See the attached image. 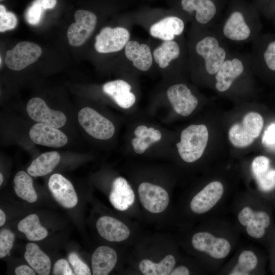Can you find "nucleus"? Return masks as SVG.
<instances>
[{"mask_svg": "<svg viewBox=\"0 0 275 275\" xmlns=\"http://www.w3.org/2000/svg\"><path fill=\"white\" fill-rule=\"evenodd\" d=\"M183 10L189 14L195 12L198 25L210 29L216 23L217 9L212 0H181Z\"/></svg>", "mask_w": 275, "mask_h": 275, "instance_id": "nucleus-11", "label": "nucleus"}, {"mask_svg": "<svg viewBox=\"0 0 275 275\" xmlns=\"http://www.w3.org/2000/svg\"><path fill=\"white\" fill-rule=\"evenodd\" d=\"M96 226L99 235L109 241H122L126 239L130 235V230L126 225L109 216L100 217Z\"/></svg>", "mask_w": 275, "mask_h": 275, "instance_id": "nucleus-19", "label": "nucleus"}, {"mask_svg": "<svg viewBox=\"0 0 275 275\" xmlns=\"http://www.w3.org/2000/svg\"><path fill=\"white\" fill-rule=\"evenodd\" d=\"M60 155L57 151L43 153L35 159L28 168V174L39 177L50 173L60 161Z\"/></svg>", "mask_w": 275, "mask_h": 275, "instance_id": "nucleus-26", "label": "nucleus"}, {"mask_svg": "<svg viewBox=\"0 0 275 275\" xmlns=\"http://www.w3.org/2000/svg\"><path fill=\"white\" fill-rule=\"evenodd\" d=\"M199 27L192 44L191 64H196L214 79L231 50L227 42L217 33L211 29Z\"/></svg>", "mask_w": 275, "mask_h": 275, "instance_id": "nucleus-1", "label": "nucleus"}, {"mask_svg": "<svg viewBox=\"0 0 275 275\" xmlns=\"http://www.w3.org/2000/svg\"><path fill=\"white\" fill-rule=\"evenodd\" d=\"M15 240L14 234L8 229H4L0 232V258L9 254Z\"/></svg>", "mask_w": 275, "mask_h": 275, "instance_id": "nucleus-36", "label": "nucleus"}, {"mask_svg": "<svg viewBox=\"0 0 275 275\" xmlns=\"http://www.w3.org/2000/svg\"><path fill=\"white\" fill-rule=\"evenodd\" d=\"M15 273L17 275H35V271L31 267L26 265H21L17 266L15 269Z\"/></svg>", "mask_w": 275, "mask_h": 275, "instance_id": "nucleus-41", "label": "nucleus"}, {"mask_svg": "<svg viewBox=\"0 0 275 275\" xmlns=\"http://www.w3.org/2000/svg\"><path fill=\"white\" fill-rule=\"evenodd\" d=\"M68 260L76 275H90L91 272L88 266L75 253H71Z\"/></svg>", "mask_w": 275, "mask_h": 275, "instance_id": "nucleus-37", "label": "nucleus"}, {"mask_svg": "<svg viewBox=\"0 0 275 275\" xmlns=\"http://www.w3.org/2000/svg\"><path fill=\"white\" fill-rule=\"evenodd\" d=\"M125 54L133 65L141 71H148L152 65L153 55L150 47L146 44L130 40L125 46Z\"/></svg>", "mask_w": 275, "mask_h": 275, "instance_id": "nucleus-23", "label": "nucleus"}, {"mask_svg": "<svg viewBox=\"0 0 275 275\" xmlns=\"http://www.w3.org/2000/svg\"><path fill=\"white\" fill-rule=\"evenodd\" d=\"M167 95L175 111L184 117L190 115L198 104L197 98L184 84L171 86L167 91Z\"/></svg>", "mask_w": 275, "mask_h": 275, "instance_id": "nucleus-13", "label": "nucleus"}, {"mask_svg": "<svg viewBox=\"0 0 275 275\" xmlns=\"http://www.w3.org/2000/svg\"><path fill=\"white\" fill-rule=\"evenodd\" d=\"M53 274L73 275L75 274L68 262L64 259L58 260L54 264Z\"/></svg>", "mask_w": 275, "mask_h": 275, "instance_id": "nucleus-39", "label": "nucleus"}, {"mask_svg": "<svg viewBox=\"0 0 275 275\" xmlns=\"http://www.w3.org/2000/svg\"><path fill=\"white\" fill-rule=\"evenodd\" d=\"M238 219L240 223L246 227L248 234L254 238L262 237L265 229L270 224L269 215L264 211H254L251 208L245 207L238 213Z\"/></svg>", "mask_w": 275, "mask_h": 275, "instance_id": "nucleus-18", "label": "nucleus"}, {"mask_svg": "<svg viewBox=\"0 0 275 275\" xmlns=\"http://www.w3.org/2000/svg\"><path fill=\"white\" fill-rule=\"evenodd\" d=\"M258 259L254 252L244 251L239 255L238 262L230 275H248L257 266Z\"/></svg>", "mask_w": 275, "mask_h": 275, "instance_id": "nucleus-32", "label": "nucleus"}, {"mask_svg": "<svg viewBox=\"0 0 275 275\" xmlns=\"http://www.w3.org/2000/svg\"><path fill=\"white\" fill-rule=\"evenodd\" d=\"M56 4L57 0H35L26 11V20L31 25L39 24L44 12L47 9H52Z\"/></svg>", "mask_w": 275, "mask_h": 275, "instance_id": "nucleus-31", "label": "nucleus"}, {"mask_svg": "<svg viewBox=\"0 0 275 275\" xmlns=\"http://www.w3.org/2000/svg\"><path fill=\"white\" fill-rule=\"evenodd\" d=\"M75 21L68 28L67 36L69 44L73 46L83 44L94 31L97 17L93 12L78 10L74 14Z\"/></svg>", "mask_w": 275, "mask_h": 275, "instance_id": "nucleus-8", "label": "nucleus"}, {"mask_svg": "<svg viewBox=\"0 0 275 275\" xmlns=\"http://www.w3.org/2000/svg\"><path fill=\"white\" fill-rule=\"evenodd\" d=\"M24 258L30 266L39 275H48L51 269L49 257L34 243H29L25 247Z\"/></svg>", "mask_w": 275, "mask_h": 275, "instance_id": "nucleus-25", "label": "nucleus"}, {"mask_svg": "<svg viewBox=\"0 0 275 275\" xmlns=\"http://www.w3.org/2000/svg\"><path fill=\"white\" fill-rule=\"evenodd\" d=\"M29 135L35 144L49 147H61L68 142L66 134L58 128L41 123L32 126Z\"/></svg>", "mask_w": 275, "mask_h": 275, "instance_id": "nucleus-16", "label": "nucleus"}, {"mask_svg": "<svg viewBox=\"0 0 275 275\" xmlns=\"http://www.w3.org/2000/svg\"><path fill=\"white\" fill-rule=\"evenodd\" d=\"M117 262L116 252L107 246H100L94 252L91 258L94 275H107Z\"/></svg>", "mask_w": 275, "mask_h": 275, "instance_id": "nucleus-24", "label": "nucleus"}, {"mask_svg": "<svg viewBox=\"0 0 275 275\" xmlns=\"http://www.w3.org/2000/svg\"><path fill=\"white\" fill-rule=\"evenodd\" d=\"M134 194L126 180L118 177L113 181L109 199L115 208L120 211L127 209L134 203Z\"/></svg>", "mask_w": 275, "mask_h": 275, "instance_id": "nucleus-22", "label": "nucleus"}, {"mask_svg": "<svg viewBox=\"0 0 275 275\" xmlns=\"http://www.w3.org/2000/svg\"><path fill=\"white\" fill-rule=\"evenodd\" d=\"M262 144L270 148H275V123L270 124L264 132Z\"/></svg>", "mask_w": 275, "mask_h": 275, "instance_id": "nucleus-40", "label": "nucleus"}, {"mask_svg": "<svg viewBox=\"0 0 275 275\" xmlns=\"http://www.w3.org/2000/svg\"><path fill=\"white\" fill-rule=\"evenodd\" d=\"M252 69L249 53L230 52L214 77V86L219 92L229 90L233 84Z\"/></svg>", "mask_w": 275, "mask_h": 275, "instance_id": "nucleus-3", "label": "nucleus"}, {"mask_svg": "<svg viewBox=\"0 0 275 275\" xmlns=\"http://www.w3.org/2000/svg\"><path fill=\"white\" fill-rule=\"evenodd\" d=\"M42 49L37 44L28 41L18 43L6 53L5 64L11 70L20 71L35 62Z\"/></svg>", "mask_w": 275, "mask_h": 275, "instance_id": "nucleus-7", "label": "nucleus"}, {"mask_svg": "<svg viewBox=\"0 0 275 275\" xmlns=\"http://www.w3.org/2000/svg\"><path fill=\"white\" fill-rule=\"evenodd\" d=\"M191 242L196 250L206 253L215 259L226 257L231 250L230 243L227 240L216 237L208 232L196 233Z\"/></svg>", "mask_w": 275, "mask_h": 275, "instance_id": "nucleus-14", "label": "nucleus"}, {"mask_svg": "<svg viewBox=\"0 0 275 275\" xmlns=\"http://www.w3.org/2000/svg\"><path fill=\"white\" fill-rule=\"evenodd\" d=\"M1 1H2L3 0H0Z\"/></svg>", "mask_w": 275, "mask_h": 275, "instance_id": "nucleus-45", "label": "nucleus"}, {"mask_svg": "<svg viewBox=\"0 0 275 275\" xmlns=\"http://www.w3.org/2000/svg\"><path fill=\"white\" fill-rule=\"evenodd\" d=\"M14 188L16 195L29 203H34L38 195L30 176L24 171L17 173L14 178Z\"/></svg>", "mask_w": 275, "mask_h": 275, "instance_id": "nucleus-29", "label": "nucleus"}, {"mask_svg": "<svg viewBox=\"0 0 275 275\" xmlns=\"http://www.w3.org/2000/svg\"><path fill=\"white\" fill-rule=\"evenodd\" d=\"M258 22L253 16L234 10L210 29L226 42L243 44L252 42L258 36Z\"/></svg>", "mask_w": 275, "mask_h": 275, "instance_id": "nucleus-2", "label": "nucleus"}, {"mask_svg": "<svg viewBox=\"0 0 275 275\" xmlns=\"http://www.w3.org/2000/svg\"><path fill=\"white\" fill-rule=\"evenodd\" d=\"M140 200L148 211L158 213L163 211L168 206L169 197L161 187L148 182L141 183L138 188Z\"/></svg>", "mask_w": 275, "mask_h": 275, "instance_id": "nucleus-12", "label": "nucleus"}, {"mask_svg": "<svg viewBox=\"0 0 275 275\" xmlns=\"http://www.w3.org/2000/svg\"><path fill=\"white\" fill-rule=\"evenodd\" d=\"M181 49L179 44L174 40L164 41L153 51L155 62L161 68H166L173 61L181 56Z\"/></svg>", "mask_w": 275, "mask_h": 275, "instance_id": "nucleus-27", "label": "nucleus"}, {"mask_svg": "<svg viewBox=\"0 0 275 275\" xmlns=\"http://www.w3.org/2000/svg\"><path fill=\"white\" fill-rule=\"evenodd\" d=\"M208 140V131L204 124L190 125L181 133L177 143L178 152L183 160L193 162L203 155Z\"/></svg>", "mask_w": 275, "mask_h": 275, "instance_id": "nucleus-4", "label": "nucleus"}, {"mask_svg": "<svg viewBox=\"0 0 275 275\" xmlns=\"http://www.w3.org/2000/svg\"><path fill=\"white\" fill-rule=\"evenodd\" d=\"M48 187L56 200L66 208L75 207L78 198L71 182L60 174H54L48 181Z\"/></svg>", "mask_w": 275, "mask_h": 275, "instance_id": "nucleus-15", "label": "nucleus"}, {"mask_svg": "<svg viewBox=\"0 0 275 275\" xmlns=\"http://www.w3.org/2000/svg\"><path fill=\"white\" fill-rule=\"evenodd\" d=\"M176 261L172 255L164 257L159 263L143 259L139 263V269L145 275H168L173 270Z\"/></svg>", "mask_w": 275, "mask_h": 275, "instance_id": "nucleus-30", "label": "nucleus"}, {"mask_svg": "<svg viewBox=\"0 0 275 275\" xmlns=\"http://www.w3.org/2000/svg\"><path fill=\"white\" fill-rule=\"evenodd\" d=\"M129 31L122 27L103 28L96 36L95 48L100 53L120 51L129 41Z\"/></svg>", "mask_w": 275, "mask_h": 275, "instance_id": "nucleus-9", "label": "nucleus"}, {"mask_svg": "<svg viewBox=\"0 0 275 275\" xmlns=\"http://www.w3.org/2000/svg\"><path fill=\"white\" fill-rule=\"evenodd\" d=\"M131 86L125 80L117 79L106 82L103 85L104 93L110 96L123 108H128L135 102L134 94L130 90Z\"/></svg>", "mask_w": 275, "mask_h": 275, "instance_id": "nucleus-21", "label": "nucleus"}, {"mask_svg": "<svg viewBox=\"0 0 275 275\" xmlns=\"http://www.w3.org/2000/svg\"><path fill=\"white\" fill-rule=\"evenodd\" d=\"M6 222V214L4 212L0 209V226H3Z\"/></svg>", "mask_w": 275, "mask_h": 275, "instance_id": "nucleus-43", "label": "nucleus"}, {"mask_svg": "<svg viewBox=\"0 0 275 275\" xmlns=\"http://www.w3.org/2000/svg\"><path fill=\"white\" fill-rule=\"evenodd\" d=\"M17 24V19L15 15L11 12L6 11L3 5H0V32L14 29Z\"/></svg>", "mask_w": 275, "mask_h": 275, "instance_id": "nucleus-35", "label": "nucleus"}, {"mask_svg": "<svg viewBox=\"0 0 275 275\" xmlns=\"http://www.w3.org/2000/svg\"><path fill=\"white\" fill-rule=\"evenodd\" d=\"M263 124L261 115L255 112H249L245 115L240 123H236L230 128L229 139L236 147H248L260 135Z\"/></svg>", "mask_w": 275, "mask_h": 275, "instance_id": "nucleus-5", "label": "nucleus"}, {"mask_svg": "<svg viewBox=\"0 0 275 275\" xmlns=\"http://www.w3.org/2000/svg\"><path fill=\"white\" fill-rule=\"evenodd\" d=\"M17 227L31 241L41 240L48 235L47 230L41 225L39 217L35 214H30L21 220Z\"/></svg>", "mask_w": 275, "mask_h": 275, "instance_id": "nucleus-28", "label": "nucleus"}, {"mask_svg": "<svg viewBox=\"0 0 275 275\" xmlns=\"http://www.w3.org/2000/svg\"><path fill=\"white\" fill-rule=\"evenodd\" d=\"M259 188L264 191H269L275 188V169L270 167L255 176Z\"/></svg>", "mask_w": 275, "mask_h": 275, "instance_id": "nucleus-34", "label": "nucleus"}, {"mask_svg": "<svg viewBox=\"0 0 275 275\" xmlns=\"http://www.w3.org/2000/svg\"><path fill=\"white\" fill-rule=\"evenodd\" d=\"M3 180H4L3 176L2 174L1 173H0V185H1L3 183Z\"/></svg>", "mask_w": 275, "mask_h": 275, "instance_id": "nucleus-44", "label": "nucleus"}, {"mask_svg": "<svg viewBox=\"0 0 275 275\" xmlns=\"http://www.w3.org/2000/svg\"><path fill=\"white\" fill-rule=\"evenodd\" d=\"M270 168V160L264 156L255 157L252 163V169L254 176L258 175Z\"/></svg>", "mask_w": 275, "mask_h": 275, "instance_id": "nucleus-38", "label": "nucleus"}, {"mask_svg": "<svg viewBox=\"0 0 275 275\" xmlns=\"http://www.w3.org/2000/svg\"><path fill=\"white\" fill-rule=\"evenodd\" d=\"M223 192V185L221 182L209 183L194 197L190 204L191 210L197 214L208 211L220 200Z\"/></svg>", "mask_w": 275, "mask_h": 275, "instance_id": "nucleus-17", "label": "nucleus"}, {"mask_svg": "<svg viewBox=\"0 0 275 275\" xmlns=\"http://www.w3.org/2000/svg\"><path fill=\"white\" fill-rule=\"evenodd\" d=\"M78 119L84 129L95 139L106 140L114 134L115 128L112 122L92 108H82Z\"/></svg>", "mask_w": 275, "mask_h": 275, "instance_id": "nucleus-6", "label": "nucleus"}, {"mask_svg": "<svg viewBox=\"0 0 275 275\" xmlns=\"http://www.w3.org/2000/svg\"><path fill=\"white\" fill-rule=\"evenodd\" d=\"M170 275H188L189 271L187 267L180 266L172 270L170 273Z\"/></svg>", "mask_w": 275, "mask_h": 275, "instance_id": "nucleus-42", "label": "nucleus"}, {"mask_svg": "<svg viewBox=\"0 0 275 275\" xmlns=\"http://www.w3.org/2000/svg\"><path fill=\"white\" fill-rule=\"evenodd\" d=\"M185 28L184 21L179 17L170 16L163 18L152 24L149 30L150 35L156 38L172 41L181 35Z\"/></svg>", "mask_w": 275, "mask_h": 275, "instance_id": "nucleus-20", "label": "nucleus"}, {"mask_svg": "<svg viewBox=\"0 0 275 275\" xmlns=\"http://www.w3.org/2000/svg\"><path fill=\"white\" fill-rule=\"evenodd\" d=\"M26 109L29 117L37 123L60 128L67 121L66 116L63 112L50 108L45 101L39 97L31 99Z\"/></svg>", "mask_w": 275, "mask_h": 275, "instance_id": "nucleus-10", "label": "nucleus"}, {"mask_svg": "<svg viewBox=\"0 0 275 275\" xmlns=\"http://www.w3.org/2000/svg\"><path fill=\"white\" fill-rule=\"evenodd\" d=\"M249 54L251 63L262 60L269 70L275 71V40L268 42L262 52L251 50Z\"/></svg>", "mask_w": 275, "mask_h": 275, "instance_id": "nucleus-33", "label": "nucleus"}]
</instances>
